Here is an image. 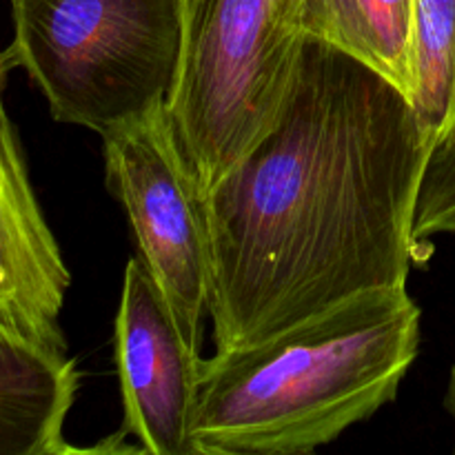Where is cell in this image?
Returning <instances> with one entry per match:
<instances>
[{
    "label": "cell",
    "instance_id": "cell-1",
    "mask_svg": "<svg viewBox=\"0 0 455 455\" xmlns=\"http://www.w3.org/2000/svg\"><path fill=\"white\" fill-rule=\"evenodd\" d=\"M429 154L395 84L307 38L278 118L203 198L216 351L407 284L429 256L413 240Z\"/></svg>",
    "mask_w": 455,
    "mask_h": 455
},
{
    "label": "cell",
    "instance_id": "cell-2",
    "mask_svg": "<svg viewBox=\"0 0 455 455\" xmlns=\"http://www.w3.org/2000/svg\"><path fill=\"white\" fill-rule=\"evenodd\" d=\"M420 351L407 284L200 360L194 455H307L394 403Z\"/></svg>",
    "mask_w": 455,
    "mask_h": 455
},
{
    "label": "cell",
    "instance_id": "cell-3",
    "mask_svg": "<svg viewBox=\"0 0 455 455\" xmlns=\"http://www.w3.org/2000/svg\"><path fill=\"white\" fill-rule=\"evenodd\" d=\"M185 0H12L9 49L52 118L105 133L167 105Z\"/></svg>",
    "mask_w": 455,
    "mask_h": 455
},
{
    "label": "cell",
    "instance_id": "cell-4",
    "mask_svg": "<svg viewBox=\"0 0 455 455\" xmlns=\"http://www.w3.org/2000/svg\"><path fill=\"white\" fill-rule=\"evenodd\" d=\"M300 0H185L173 140L207 196L278 118L305 47Z\"/></svg>",
    "mask_w": 455,
    "mask_h": 455
},
{
    "label": "cell",
    "instance_id": "cell-5",
    "mask_svg": "<svg viewBox=\"0 0 455 455\" xmlns=\"http://www.w3.org/2000/svg\"><path fill=\"white\" fill-rule=\"evenodd\" d=\"M102 156L107 189L127 212L142 262L167 296L185 340L200 349L212 253L203 196L173 140L167 105L105 133Z\"/></svg>",
    "mask_w": 455,
    "mask_h": 455
},
{
    "label": "cell",
    "instance_id": "cell-6",
    "mask_svg": "<svg viewBox=\"0 0 455 455\" xmlns=\"http://www.w3.org/2000/svg\"><path fill=\"white\" fill-rule=\"evenodd\" d=\"M114 360L124 407L118 440L133 434L140 453L194 455L191 429L203 358L185 340L142 258H132L124 269Z\"/></svg>",
    "mask_w": 455,
    "mask_h": 455
},
{
    "label": "cell",
    "instance_id": "cell-7",
    "mask_svg": "<svg viewBox=\"0 0 455 455\" xmlns=\"http://www.w3.org/2000/svg\"><path fill=\"white\" fill-rule=\"evenodd\" d=\"M12 49L0 52V331L67 354L60 311L71 274L43 216L25 151L4 105Z\"/></svg>",
    "mask_w": 455,
    "mask_h": 455
},
{
    "label": "cell",
    "instance_id": "cell-8",
    "mask_svg": "<svg viewBox=\"0 0 455 455\" xmlns=\"http://www.w3.org/2000/svg\"><path fill=\"white\" fill-rule=\"evenodd\" d=\"M78 382L67 354L0 331V455L78 451L65 440Z\"/></svg>",
    "mask_w": 455,
    "mask_h": 455
},
{
    "label": "cell",
    "instance_id": "cell-9",
    "mask_svg": "<svg viewBox=\"0 0 455 455\" xmlns=\"http://www.w3.org/2000/svg\"><path fill=\"white\" fill-rule=\"evenodd\" d=\"M300 22L307 38L364 62L411 100L413 0H300Z\"/></svg>",
    "mask_w": 455,
    "mask_h": 455
},
{
    "label": "cell",
    "instance_id": "cell-10",
    "mask_svg": "<svg viewBox=\"0 0 455 455\" xmlns=\"http://www.w3.org/2000/svg\"><path fill=\"white\" fill-rule=\"evenodd\" d=\"M411 107L434 149L455 124V0H413Z\"/></svg>",
    "mask_w": 455,
    "mask_h": 455
},
{
    "label": "cell",
    "instance_id": "cell-11",
    "mask_svg": "<svg viewBox=\"0 0 455 455\" xmlns=\"http://www.w3.org/2000/svg\"><path fill=\"white\" fill-rule=\"evenodd\" d=\"M440 234H455V124L427 158L413 212V240L420 247Z\"/></svg>",
    "mask_w": 455,
    "mask_h": 455
},
{
    "label": "cell",
    "instance_id": "cell-12",
    "mask_svg": "<svg viewBox=\"0 0 455 455\" xmlns=\"http://www.w3.org/2000/svg\"><path fill=\"white\" fill-rule=\"evenodd\" d=\"M444 409H447L449 416H451V420L455 425V363L451 367V373H449L447 394H444ZM453 453H455V447H453Z\"/></svg>",
    "mask_w": 455,
    "mask_h": 455
}]
</instances>
